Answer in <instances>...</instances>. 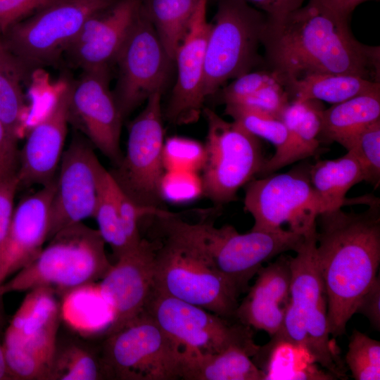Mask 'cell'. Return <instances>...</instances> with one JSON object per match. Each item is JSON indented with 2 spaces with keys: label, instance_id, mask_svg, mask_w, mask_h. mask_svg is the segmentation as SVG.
Returning a JSON list of instances; mask_svg holds the SVG:
<instances>
[{
  "label": "cell",
  "instance_id": "cell-36",
  "mask_svg": "<svg viewBox=\"0 0 380 380\" xmlns=\"http://www.w3.org/2000/svg\"><path fill=\"white\" fill-rule=\"evenodd\" d=\"M345 363L355 380H379L380 342L354 329Z\"/></svg>",
  "mask_w": 380,
  "mask_h": 380
},
{
  "label": "cell",
  "instance_id": "cell-34",
  "mask_svg": "<svg viewBox=\"0 0 380 380\" xmlns=\"http://www.w3.org/2000/svg\"><path fill=\"white\" fill-rule=\"evenodd\" d=\"M63 296L61 314L71 327L82 333H93L103 328L96 321L99 308L109 305L103 297L99 284H84L67 291Z\"/></svg>",
  "mask_w": 380,
  "mask_h": 380
},
{
  "label": "cell",
  "instance_id": "cell-4",
  "mask_svg": "<svg viewBox=\"0 0 380 380\" xmlns=\"http://www.w3.org/2000/svg\"><path fill=\"white\" fill-rule=\"evenodd\" d=\"M316 225L304 234L290 257V298L278 334L307 348L319 366L336 379H347V368L336 343L330 339L327 299L316 256Z\"/></svg>",
  "mask_w": 380,
  "mask_h": 380
},
{
  "label": "cell",
  "instance_id": "cell-22",
  "mask_svg": "<svg viewBox=\"0 0 380 380\" xmlns=\"http://www.w3.org/2000/svg\"><path fill=\"white\" fill-rule=\"evenodd\" d=\"M290 257L280 254L260 268L254 284L238 305L236 319L271 336L281 329L290 298Z\"/></svg>",
  "mask_w": 380,
  "mask_h": 380
},
{
  "label": "cell",
  "instance_id": "cell-13",
  "mask_svg": "<svg viewBox=\"0 0 380 380\" xmlns=\"http://www.w3.org/2000/svg\"><path fill=\"white\" fill-rule=\"evenodd\" d=\"M144 311L186 353L214 354L239 347L253 356L260 346L255 343L250 327L237 319L232 322L234 319L164 294L154 287Z\"/></svg>",
  "mask_w": 380,
  "mask_h": 380
},
{
  "label": "cell",
  "instance_id": "cell-3",
  "mask_svg": "<svg viewBox=\"0 0 380 380\" xmlns=\"http://www.w3.org/2000/svg\"><path fill=\"white\" fill-rule=\"evenodd\" d=\"M159 236L154 258V288L167 296L236 319L239 295L215 270L192 223L165 210L153 215Z\"/></svg>",
  "mask_w": 380,
  "mask_h": 380
},
{
  "label": "cell",
  "instance_id": "cell-37",
  "mask_svg": "<svg viewBox=\"0 0 380 380\" xmlns=\"http://www.w3.org/2000/svg\"><path fill=\"white\" fill-rule=\"evenodd\" d=\"M358 160L364 179L374 189L380 184V120L367 126L357 136L351 150Z\"/></svg>",
  "mask_w": 380,
  "mask_h": 380
},
{
  "label": "cell",
  "instance_id": "cell-16",
  "mask_svg": "<svg viewBox=\"0 0 380 380\" xmlns=\"http://www.w3.org/2000/svg\"><path fill=\"white\" fill-rule=\"evenodd\" d=\"M102 167L91 144L75 135L63 153L56 177L49 239L60 230L94 216Z\"/></svg>",
  "mask_w": 380,
  "mask_h": 380
},
{
  "label": "cell",
  "instance_id": "cell-33",
  "mask_svg": "<svg viewBox=\"0 0 380 380\" xmlns=\"http://www.w3.org/2000/svg\"><path fill=\"white\" fill-rule=\"evenodd\" d=\"M27 72L4 48L0 37V119L18 139L25 108L22 81Z\"/></svg>",
  "mask_w": 380,
  "mask_h": 380
},
{
  "label": "cell",
  "instance_id": "cell-40",
  "mask_svg": "<svg viewBox=\"0 0 380 380\" xmlns=\"http://www.w3.org/2000/svg\"><path fill=\"white\" fill-rule=\"evenodd\" d=\"M284 87L279 82L270 83L235 104H240L280 120L290 101Z\"/></svg>",
  "mask_w": 380,
  "mask_h": 380
},
{
  "label": "cell",
  "instance_id": "cell-43",
  "mask_svg": "<svg viewBox=\"0 0 380 380\" xmlns=\"http://www.w3.org/2000/svg\"><path fill=\"white\" fill-rule=\"evenodd\" d=\"M19 186L17 174L0 179V258L8 238L14 212L13 201Z\"/></svg>",
  "mask_w": 380,
  "mask_h": 380
},
{
  "label": "cell",
  "instance_id": "cell-44",
  "mask_svg": "<svg viewBox=\"0 0 380 380\" xmlns=\"http://www.w3.org/2000/svg\"><path fill=\"white\" fill-rule=\"evenodd\" d=\"M18 159L17 139L0 119V179L17 174Z\"/></svg>",
  "mask_w": 380,
  "mask_h": 380
},
{
  "label": "cell",
  "instance_id": "cell-6",
  "mask_svg": "<svg viewBox=\"0 0 380 380\" xmlns=\"http://www.w3.org/2000/svg\"><path fill=\"white\" fill-rule=\"evenodd\" d=\"M207 122L201 191L217 207L237 199L239 190L259 176L267 159L258 138L238 122L203 108Z\"/></svg>",
  "mask_w": 380,
  "mask_h": 380
},
{
  "label": "cell",
  "instance_id": "cell-19",
  "mask_svg": "<svg viewBox=\"0 0 380 380\" xmlns=\"http://www.w3.org/2000/svg\"><path fill=\"white\" fill-rule=\"evenodd\" d=\"M70 93L71 82H65L46 115L30 131L19 158V186H44L55 179L64 152Z\"/></svg>",
  "mask_w": 380,
  "mask_h": 380
},
{
  "label": "cell",
  "instance_id": "cell-30",
  "mask_svg": "<svg viewBox=\"0 0 380 380\" xmlns=\"http://www.w3.org/2000/svg\"><path fill=\"white\" fill-rule=\"evenodd\" d=\"M200 0H142L141 7L153 24L169 56L186 34Z\"/></svg>",
  "mask_w": 380,
  "mask_h": 380
},
{
  "label": "cell",
  "instance_id": "cell-12",
  "mask_svg": "<svg viewBox=\"0 0 380 380\" xmlns=\"http://www.w3.org/2000/svg\"><path fill=\"white\" fill-rule=\"evenodd\" d=\"M163 92L146 100L145 108L131 122L126 153L109 171L120 189L137 205L163 208L164 127Z\"/></svg>",
  "mask_w": 380,
  "mask_h": 380
},
{
  "label": "cell",
  "instance_id": "cell-28",
  "mask_svg": "<svg viewBox=\"0 0 380 380\" xmlns=\"http://www.w3.org/2000/svg\"><path fill=\"white\" fill-rule=\"evenodd\" d=\"M310 178L320 201L321 213L349 204L346 194L364 179L361 165L352 151L338 158L311 164Z\"/></svg>",
  "mask_w": 380,
  "mask_h": 380
},
{
  "label": "cell",
  "instance_id": "cell-29",
  "mask_svg": "<svg viewBox=\"0 0 380 380\" xmlns=\"http://www.w3.org/2000/svg\"><path fill=\"white\" fill-rule=\"evenodd\" d=\"M290 100H318L338 103L380 86L350 74L312 73L282 84Z\"/></svg>",
  "mask_w": 380,
  "mask_h": 380
},
{
  "label": "cell",
  "instance_id": "cell-15",
  "mask_svg": "<svg viewBox=\"0 0 380 380\" xmlns=\"http://www.w3.org/2000/svg\"><path fill=\"white\" fill-rule=\"evenodd\" d=\"M82 70L71 83L69 122L115 166L123 156L120 140L124 118L110 89V66Z\"/></svg>",
  "mask_w": 380,
  "mask_h": 380
},
{
  "label": "cell",
  "instance_id": "cell-20",
  "mask_svg": "<svg viewBox=\"0 0 380 380\" xmlns=\"http://www.w3.org/2000/svg\"><path fill=\"white\" fill-rule=\"evenodd\" d=\"M142 0H116L94 14L65 51L76 67L110 66L127 38Z\"/></svg>",
  "mask_w": 380,
  "mask_h": 380
},
{
  "label": "cell",
  "instance_id": "cell-49",
  "mask_svg": "<svg viewBox=\"0 0 380 380\" xmlns=\"http://www.w3.org/2000/svg\"><path fill=\"white\" fill-rule=\"evenodd\" d=\"M1 34H0V37H1Z\"/></svg>",
  "mask_w": 380,
  "mask_h": 380
},
{
  "label": "cell",
  "instance_id": "cell-25",
  "mask_svg": "<svg viewBox=\"0 0 380 380\" xmlns=\"http://www.w3.org/2000/svg\"><path fill=\"white\" fill-rule=\"evenodd\" d=\"M380 120V86L325 108L319 135L321 144L338 143L352 149L360 133Z\"/></svg>",
  "mask_w": 380,
  "mask_h": 380
},
{
  "label": "cell",
  "instance_id": "cell-45",
  "mask_svg": "<svg viewBox=\"0 0 380 380\" xmlns=\"http://www.w3.org/2000/svg\"><path fill=\"white\" fill-rule=\"evenodd\" d=\"M364 315L371 325L380 331V278L376 277L372 284L360 299L355 312Z\"/></svg>",
  "mask_w": 380,
  "mask_h": 380
},
{
  "label": "cell",
  "instance_id": "cell-21",
  "mask_svg": "<svg viewBox=\"0 0 380 380\" xmlns=\"http://www.w3.org/2000/svg\"><path fill=\"white\" fill-rule=\"evenodd\" d=\"M56 177L37 192L25 197L14 209L0 258V284L31 262L49 239Z\"/></svg>",
  "mask_w": 380,
  "mask_h": 380
},
{
  "label": "cell",
  "instance_id": "cell-31",
  "mask_svg": "<svg viewBox=\"0 0 380 380\" xmlns=\"http://www.w3.org/2000/svg\"><path fill=\"white\" fill-rule=\"evenodd\" d=\"M93 217L96 220L100 234L106 243L110 246L116 260L134 248L122 224L115 196V182L103 166L100 171Z\"/></svg>",
  "mask_w": 380,
  "mask_h": 380
},
{
  "label": "cell",
  "instance_id": "cell-18",
  "mask_svg": "<svg viewBox=\"0 0 380 380\" xmlns=\"http://www.w3.org/2000/svg\"><path fill=\"white\" fill-rule=\"evenodd\" d=\"M156 248L154 239L142 237L135 248L112 264L100 280L99 287L113 314L105 336L118 331L144 310L154 287Z\"/></svg>",
  "mask_w": 380,
  "mask_h": 380
},
{
  "label": "cell",
  "instance_id": "cell-26",
  "mask_svg": "<svg viewBox=\"0 0 380 380\" xmlns=\"http://www.w3.org/2000/svg\"><path fill=\"white\" fill-rule=\"evenodd\" d=\"M60 315L61 307L53 289L40 286L31 289L13 315L5 339L55 344Z\"/></svg>",
  "mask_w": 380,
  "mask_h": 380
},
{
  "label": "cell",
  "instance_id": "cell-32",
  "mask_svg": "<svg viewBox=\"0 0 380 380\" xmlns=\"http://www.w3.org/2000/svg\"><path fill=\"white\" fill-rule=\"evenodd\" d=\"M101 379H110L101 350L96 353L77 343H57L50 380Z\"/></svg>",
  "mask_w": 380,
  "mask_h": 380
},
{
  "label": "cell",
  "instance_id": "cell-47",
  "mask_svg": "<svg viewBox=\"0 0 380 380\" xmlns=\"http://www.w3.org/2000/svg\"><path fill=\"white\" fill-rule=\"evenodd\" d=\"M336 11L350 16L352 12L361 4L372 0H322Z\"/></svg>",
  "mask_w": 380,
  "mask_h": 380
},
{
  "label": "cell",
  "instance_id": "cell-1",
  "mask_svg": "<svg viewBox=\"0 0 380 380\" xmlns=\"http://www.w3.org/2000/svg\"><path fill=\"white\" fill-rule=\"evenodd\" d=\"M349 18L322 0H308L279 18L267 17L261 44L269 70L281 84L312 73L350 74L379 82V46L357 40Z\"/></svg>",
  "mask_w": 380,
  "mask_h": 380
},
{
  "label": "cell",
  "instance_id": "cell-11",
  "mask_svg": "<svg viewBox=\"0 0 380 380\" xmlns=\"http://www.w3.org/2000/svg\"><path fill=\"white\" fill-rule=\"evenodd\" d=\"M309 163L289 171L253 179L243 188L244 210L253 218V231L289 230L304 234L321 213L319 198L311 184Z\"/></svg>",
  "mask_w": 380,
  "mask_h": 380
},
{
  "label": "cell",
  "instance_id": "cell-41",
  "mask_svg": "<svg viewBox=\"0 0 380 380\" xmlns=\"http://www.w3.org/2000/svg\"><path fill=\"white\" fill-rule=\"evenodd\" d=\"M277 81L279 80L270 70L251 71L235 78L222 89L221 99L224 104L236 103Z\"/></svg>",
  "mask_w": 380,
  "mask_h": 380
},
{
  "label": "cell",
  "instance_id": "cell-48",
  "mask_svg": "<svg viewBox=\"0 0 380 380\" xmlns=\"http://www.w3.org/2000/svg\"><path fill=\"white\" fill-rule=\"evenodd\" d=\"M0 380H11L6 365L2 346L0 345Z\"/></svg>",
  "mask_w": 380,
  "mask_h": 380
},
{
  "label": "cell",
  "instance_id": "cell-8",
  "mask_svg": "<svg viewBox=\"0 0 380 380\" xmlns=\"http://www.w3.org/2000/svg\"><path fill=\"white\" fill-rule=\"evenodd\" d=\"M267 16L244 0H217L205 50L204 94L217 93L229 80L258 63L259 45Z\"/></svg>",
  "mask_w": 380,
  "mask_h": 380
},
{
  "label": "cell",
  "instance_id": "cell-14",
  "mask_svg": "<svg viewBox=\"0 0 380 380\" xmlns=\"http://www.w3.org/2000/svg\"><path fill=\"white\" fill-rule=\"evenodd\" d=\"M114 63L118 78L113 93L124 118L153 93L163 92L169 80L174 61L141 4Z\"/></svg>",
  "mask_w": 380,
  "mask_h": 380
},
{
  "label": "cell",
  "instance_id": "cell-2",
  "mask_svg": "<svg viewBox=\"0 0 380 380\" xmlns=\"http://www.w3.org/2000/svg\"><path fill=\"white\" fill-rule=\"evenodd\" d=\"M362 212L342 208L316 218V256L327 299L330 335L345 334L357 305L372 284L380 263L379 198Z\"/></svg>",
  "mask_w": 380,
  "mask_h": 380
},
{
  "label": "cell",
  "instance_id": "cell-9",
  "mask_svg": "<svg viewBox=\"0 0 380 380\" xmlns=\"http://www.w3.org/2000/svg\"><path fill=\"white\" fill-rule=\"evenodd\" d=\"M115 1H58L11 25L1 35L2 44L27 73L53 64L86 21Z\"/></svg>",
  "mask_w": 380,
  "mask_h": 380
},
{
  "label": "cell",
  "instance_id": "cell-38",
  "mask_svg": "<svg viewBox=\"0 0 380 380\" xmlns=\"http://www.w3.org/2000/svg\"><path fill=\"white\" fill-rule=\"evenodd\" d=\"M2 348L11 380H50L51 364L15 346Z\"/></svg>",
  "mask_w": 380,
  "mask_h": 380
},
{
  "label": "cell",
  "instance_id": "cell-27",
  "mask_svg": "<svg viewBox=\"0 0 380 380\" xmlns=\"http://www.w3.org/2000/svg\"><path fill=\"white\" fill-rule=\"evenodd\" d=\"M252 355L239 347L214 354L184 352L182 379L263 380V374L251 360Z\"/></svg>",
  "mask_w": 380,
  "mask_h": 380
},
{
  "label": "cell",
  "instance_id": "cell-10",
  "mask_svg": "<svg viewBox=\"0 0 380 380\" xmlns=\"http://www.w3.org/2000/svg\"><path fill=\"white\" fill-rule=\"evenodd\" d=\"M192 224L214 267L239 295L248 291L250 280L263 263L285 252H295L304 237L289 229L240 234L230 224L216 227L213 220Z\"/></svg>",
  "mask_w": 380,
  "mask_h": 380
},
{
  "label": "cell",
  "instance_id": "cell-35",
  "mask_svg": "<svg viewBox=\"0 0 380 380\" xmlns=\"http://www.w3.org/2000/svg\"><path fill=\"white\" fill-rule=\"evenodd\" d=\"M224 111L251 134L271 143L275 148L272 158L277 157L284 151L288 142L289 132L281 120L240 104H225Z\"/></svg>",
  "mask_w": 380,
  "mask_h": 380
},
{
  "label": "cell",
  "instance_id": "cell-5",
  "mask_svg": "<svg viewBox=\"0 0 380 380\" xmlns=\"http://www.w3.org/2000/svg\"><path fill=\"white\" fill-rule=\"evenodd\" d=\"M49 239L31 262L0 284V297L40 286L63 294L101 280L112 265L99 230L82 222L60 230Z\"/></svg>",
  "mask_w": 380,
  "mask_h": 380
},
{
  "label": "cell",
  "instance_id": "cell-39",
  "mask_svg": "<svg viewBox=\"0 0 380 380\" xmlns=\"http://www.w3.org/2000/svg\"><path fill=\"white\" fill-rule=\"evenodd\" d=\"M165 169L177 172H193L201 169L204 161V146L196 141L174 137L164 144Z\"/></svg>",
  "mask_w": 380,
  "mask_h": 380
},
{
  "label": "cell",
  "instance_id": "cell-17",
  "mask_svg": "<svg viewBox=\"0 0 380 380\" xmlns=\"http://www.w3.org/2000/svg\"><path fill=\"white\" fill-rule=\"evenodd\" d=\"M208 0H200L187 32L174 58L177 79L163 114L170 123L189 125L199 119L206 99L204 94L205 50L210 23Z\"/></svg>",
  "mask_w": 380,
  "mask_h": 380
},
{
  "label": "cell",
  "instance_id": "cell-7",
  "mask_svg": "<svg viewBox=\"0 0 380 380\" xmlns=\"http://www.w3.org/2000/svg\"><path fill=\"white\" fill-rule=\"evenodd\" d=\"M100 350L110 379H182L183 348L144 310L106 336Z\"/></svg>",
  "mask_w": 380,
  "mask_h": 380
},
{
  "label": "cell",
  "instance_id": "cell-46",
  "mask_svg": "<svg viewBox=\"0 0 380 380\" xmlns=\"http://www.w3.org/2000/svg\"><path fill=\"white\" fill-rule=\"evenodd\" d=\"M270 18H279L301 7L306 0H244Z\"/></svg>",
  "mask_w": 380,
  "mask_h": 380
},
{
  "label": "cell",
  "instance_id": "cell-23",
  "mask_svg": "<svg viewBox=\"0 0 380 380\" xmlns=\"http://www.w3.org/2000/svg\"><path fill=\"white\" fill-rule=\"evenodd\" d=\"M324 109L318 100L289 101L280 116L289 132L288 142L279 156L267 159L260 176L270 175L286 165L326 151L319 140Z\"/></svg>",
  "mask_w": 380,
  "mask_h": 380
},
{
  "label": "cell",
  "instance_id": "cell-42",
  "mask_svg": "<svg viewBox=\"0 0 380 380\" xmlns=\"http://www.w3.org/2000/svg\"><path fill=\"white\" fill-rule=\"evenodd\" d=\"M60 0H0V34L11 25Z\"/></svg>",
  "mask_w": 380,
  "mask_h": 380
},
{
  "label": "cell",
  "instance_id": "cell-24",
  "mask_svg": "<svg viewBox=\"0 0 380 380\" xmlns=\"http://www.w3.org/2000/svg\"><path fill=\"white\" fill-rule=\"evenodd\" d=\"M263 374V380L337 379L316 362L305 346L293 343L279 334L259 346L251 357Z\"/></svg>",
  "mask_w": 380,
  "mask_h": 380
}]
</instances>
